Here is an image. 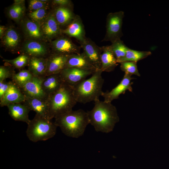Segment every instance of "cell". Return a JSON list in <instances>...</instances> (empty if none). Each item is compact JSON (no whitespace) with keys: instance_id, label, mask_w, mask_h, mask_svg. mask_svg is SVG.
I'll return each mask as SVG.
<instances>
[{"instance_id":"1","label":"cell","mask_w":169,"mask_h":169,"mask_svg":"<svg viewBox=\"0 0 169 169\" xmlns=\"http://www.w3.org/2000/svg\"><path fill=\"white\" fill-rule=\"evenodd\" d=\"M94 102L93 108L87 112L90 124L96 131L105 133L112 131L119 121L116 108L111 103L99 99Z\"/></svg>"},{"instance_id":"35","label":"cell","mask_w":169,"mask_h":169,"mask_svg":"<svg viewBox=\"0 0 169 169\" xmlns=\"http://www.w3.org/2000/svg\"><path fill=\"white\" fill-rule=\"evenodd\" d=\"M11 82V81L7 82L6 80L0 81V100L7 91Z\"/></svg>"},{"instance_id":"5","label":"cell","mask_w":169,"mask_h":169,"mask_svg":"<svg viewBox=\"0 0 169 169\" xmlns=\"http://www.w3.org/2000/svg\"><path fill=\"white\" fill-rule=\"evenodd\" d=\"M27 124L26 135L33 142L46 141L53 137L58 127L51 120L36 114Z\"/></svg>"},{"instance_id":"21","label":"cell","mask_w":169,"mask_h":169,"mask_svg":"<svg viewBox=\"0 0 169 169\" xmlns=\"http://www.w3.org/2000/svg\"><path fill=\"white\" fill-rule=\"evenodd\" d=\"M70 68L97 70L83 52L69 56L64 69Z\"/></svg>"},{"instance_id":"30","label":"cell","mask_w":169,"mask_h":169,"mask_svg":"<svg viewBox=\"0 0 169 169\" xmlns=\"http://www.w3.org/2000/svg\"><path fill=\"white\" fill-rule=\"evenodd\" d=\"M30 58L28 55L22 54L13 59H4L3 61L15 68L22 69L28 65Z\"/></svg>"},{"instance_id":"18","label":"cell","mask_w":169,"mask_h":169,"mask_svg":"<svg viewBox=\"0 0 169 169\" xmlns=\"http://www.w3.org/2000/svg\"><path fill=\"white\" fill-rule=\"evenodd\" d=\"M62 33L70 37L75 38L79 42L86 38L82 20L80 16L77 15L73 21L65 29L62 30Z\"/></svg>"},{"instance_id":"13","label":"cell","mask_w":169,"mask_h":169,"mask_svg":"<svg viewBox=\"0 0 169 169\" xmlns=\"http://www.w3.org/2000/svg\"><path fill=\"white\" fill-rule=\"evenodd\" d=\"M131 76L125 73L121 80L115 87L110 91L103 92L101 96L104 98V101L111 103L113 100L118 99L120 94H124L126 90L132 92L133 83L131 81L134 78Z\"/></svg>"},{"instance_id":"36","label":"cell","mask_w":169,"mask_h":169,"mask_svg":"<svg viewBox=\"0 0 169 169\" xmlns=\"http://www.w3.org/2000/svg\"><path fill=\"white\" fill-rule=\"evenodd\" d=\"M72 2L69 0H54L52 3L58 6L68 7L71 4Z\"/></svg>"},{"instance_id":"17","label":"cell","mask_w":169,"mask_h":169,"mask_svg":"<svg viewBox=\"0 0 169 169\" xmlns=\"http://www.w3.org/2000/svg\"><path fill=\"white\" fill-rule=\"evenodd\" d=\"M22 28L27 39L44 41V40L40 26L29 18L22 20Z\"/></svg>"},{"instance_id":"34","label":"cell","mask_w":169,"mask_h":169,"mask_svg":"<svg viewBox=\"0 0 169 169\" xmlns=\"http://www.w3.org/2000/svg\"><path fill=\"white\" fill-rule=\"evenodd\" d=\"M49 2H44L41 0H31L29 1L28 8L31 12L44 8L48 7Z\"/></svg>"},{"instance_id":"20","label":"cell","mask_w":169,"mask_h":169,"mask_svg":"<svg viewBox=\"0 0 169 169\" xmlns=\"http://www.w3.org/2000/svg\"><path fill=\"white\" fill-rule=\"evenodd\" d=\"M8 114L14 120L25 122L27 124L30 121L29 113L31 111L27 105L23 103H17L7 106Z\"/></svg>"},{"instance_id":"8","label":"cell","mask_w":169,"mask_h":169,"mask_svg":"<svg viewBox=\"0 0 169 169\" xmlns=\"http://www.w3.org/2000/svg\"><path fill=\"white\" fill-rule=\"evenodd\" d=\"M21 49L22 54L30 57L47 58L50 54L46 45L41 41L26 39Z\"/></svg>"},{"instance_id":"7","label":"cell","mask_w":169,"mask_h":169,"mask_svg":"<svg viewBox=\"0 0 169 169\" xmlns=\"http://www.w3.org/2000/svg\"><path fill=\"white\" fill-rule=\"evenodd\" d=\"M50 46L53 53L68 55L80 53L81 47L64 36L61 35L51 41Z\"/></svg>"},{"instance_id":"9","label":"cell","mask_w":169,"mask_h":169,"mask_svg":"<svg viewBox=\"0 0 169 169\" xmlns=\"http://www.w3.org/2000/svg\"><path fill=\"white\" fill-rule=\"evenodd\" d=\"M40 26L45 40L51 41L62 35V30L55 19L53 12L49 13Z\"/></svg>"},{"instance_id":"24","label":"cell","mask_w":169,"mask_h":169,"mask_svg":"<svg viewBox=\"0 0 169 169\" xmlns=\"http://www.w3.org/2000/svg\"><path fill=\"white\" fill-rule=\"evenodd\" d=\"M28 66V69L33 76L45 77L47 68V58L30 57Z\"/></svg>"},{"instance_id":"27","label":"cell","mask_w":169,"mask_h":169,"mask_svg":"<svg viewBox=\"0 0 169 169\" xmlns=\"http://www.w3.org/2000/svg\"><path fill=\"white\" fill-rule=\"evenodd\" d=\"M110 50L116 58L117 61L124 57L129 48L120 39H117L109 45Z\"/></svg>"},{"instance_id":"37","label":"cell","mask_w":169,"mask_h":169,"mask_svg":"<svg viewBox=\"0 0 169 169\" xmlns=\"http://www.w3.org/2000/svg\"><path fill=\"white\" fill-rule=\"evenodd\" d=\"M7 28L6 26L3 25L0 26V38L1 39L4 36L6 30H7Z\"/></svg>"},{"instance_id":"4","label":"cell","mask_w":169,"mask_h":169,"mask_svg":"<svg viewBox=\"0 0 169 169\" xmlns=\"http://www.w3.org/2000/svg\"><path fill=\"white\" fill-rule=\"evenodd\" d=\"M48 101L50 120L72 110L77 103L73 86L64 82L57 91L48 97Z\"/></svg>"},{"instance_id":"28","label":"cell","mask_w":169,"mask_h":169,"mask_svg":"<svg viewBox=\"0 0 169 169\" xmlns=\"http://www.w3.org/2000/svg\"><path fill=\"white\" fill-rule=\"evenodd\" d=\"M33 77L28 69H23L13 75L12 81L20 88L30 81Z\"/></svg>"},{"instance_id":"6","label":"cell","mask_w":169,"mask_h":169,"mask_svg":"<svg viewBox=\"0 0 169 169\" xmlns=\"http://www.w3.org/2000/svg\"><path fill=\"white\" fill-rule=\"evenodd\" d=\"M124 12L120 11L109 13L106 21V32L103 41L112 43L122 36V27Z\"/></svg>"},{"instance_id":"14","label":"cell","mask_w":169,"mask_h":169,"mask_svg":"<svg viewBox=\"0 0 169 169\" xmlns=\"http://www.w3.org/2000/svg\"><path fill=\"white\" fill-rule=\"evenodd\" d=\"M70 55L52 52L47 58V68L45 76L59 73L65 68Z\"/></svg>"},{"instance_id":"31","label":"cell","mask_w":169,"mask_h":169,"mask_svg":"<svg viewBox=\"0 0 169 169\" xmlns=\"http://www.w3.org/2000/svg\"><path fill=\"white\" fill-rule=\"evenodd\" d=\"M48 7L44 8L30 12L28 13L29 18L40 25L49 14L48 12Z\"/></svg>"},{"instance_id":"33","label":"cell","mask_w":169,"mask_h":169,"mask_svg":"<svg viewBox=\"0 0 169 169\" xmlns=\"http://www.w3.org/2000/svg\"><path fill=\"white\" fill-rule=\"evenodd\" d=\"M15 74L14 70L6 65L0 67V81L6 80L7 78L12 79Z\"/></svg>"},{"instance_id":"15","label":"cell","mask_w":169,"mask_h":169,"mask_svg":"<svg viewBox=\"0 0 169 169\" xmlns=\"http://www.w3.org/2000/svg\"><path fill=\"white\" fill-rule=\"evenodd\" d=\"M2 45L6 50L13 53L17 52L20 45V33L13 27L7 28L6 31L1 39Z\"/></svg>"},{"instance_id":"26","label":"cell","mask_w":169,"mask_h":169,"mask_svg":"<svg viewBox=\"0 0 169 169\" xmlns=\"http://www.w3.org/2000/svg\"><path fill=\"white\" fill-rule=\"evenodd\" d=\"M151 54L150 51H139L128 48L125 56L117 60L118 63L123 62L131 61L137 62L142 60Z\"/></svg>"},{"instance_id":"38","label":"cell","mask_w":169,"mask_h":169,"mask_svg":"<svg viewBox=\"0 0 169 169\" xmlns=\"http://www.w3.org/2000/svg\"><path fill=\"white\" fill-rule=\"evenodd\" d=\"M13 4H20L25 3V0H14Z\"/></svg>"},{"instance_id":"22","label":"cell","mask_w":169,"mask_h":169,"mask_svg":"<svg viewBox=\"0 0 169 169\" xmlns=\"http://www.w3.org/2000/svg\"><path fill=\"white\" fill-rule=\"evenodd\" d=\"M101 70L103 72L114 71L118 65L116 58L110 49L109 45L101 47Z\"/></svg>"},{"instance_id":"19","label":"cell","mask_w":169,"mask_h":169,"mask_svg":"<svg viewBox=\"0 0 169 169\" xmlns=\"http://www.w3.org/2000/svg\"><path fill=\"white\" fill-rule=\"evenodd\" d=\"M48 99L26 98L23 103L27 105L30 110L35 112L36 114L50 120Z\"/></svg>"},{"instance_id":"10","label":"cell","mask_w":169,"mask_h":169,"mask_svg":"<svg viewBox=\"0 0 169 169\" xmlns=\"http://www.w3.org/2000/svg\"><path fill=\"white\" fill-rule=\"evenodd\" d=\"M79 43L80 45V47L83 49V52L96 70L101 69V47L97 46L90 38L86 37Z\"/></svg>"},{"instance_id":"16","label":"cell","mask_w":169,"mask_h":169,"mask_svg":"<svg viewBox=\"0 0 169 169\" xmlns=\"http://www.w3.org/2000/svg\"><path fill=\"white\" fill-rule=\"evenodd\" d=\"M26 99L20 88L12 81L7 91L0 100V106H7L11 104L23 103Z\"/></svg>"},{"instance_id":"3","label":"cell","mask_w":169,"mask_h":169,"mask_svg":"<svg viewBox=\"0 0 169 169\" xmlns=\"http://www.w3.org/2000/svg\"><path fill=\"white\" fill-rule=\"evenodd\" d=\"M102 72L101 69L96 70L90 78L72 86L77 102L85 104L99 99L104 81Z\"/></svg>"},{"instance_id":"25","label":"cell","mask_w":169,"mask_h":169,"mask_svg":"<svg viewBox=\"0 0 169 169\" xmlns=\"http://www.w3.org/2000/svg\"><path fill=\"white\" fill-rule=\"evenodd\" d=\"M53 12L55 19L60 27L67 26L73 21L76 15L69 7H57Z\"/></svg>"},{"instance_id":"12","label":"cell","mask_w":169,"mask_h":169,"mask_svg":"<svg viewBox=\"0 0 169 169\" xmlns=\"http://www.w3.org/2000/svg\"><path fill=\"white\" fill-rule=\"evenodd\" d=\"M44 77L33 76L30 81L20 88L26 98H48V96L43 90L42 86Z\"/></svg>"},{"instance_id":"29","label":"cell","mask_w":169,"mask_h":169,"mask_svg":"<svg viewBox=\"0 0 169 169\" xmlns=\"http://www.w3.org/2000/svg\"><path fill=\"white\" fill-rule=\"evenodd\" d=\"M25 11V3L13 4L9 8L8 14L12 19L16 22H19L23 18Z\"/></svg>"},{"instance_id":"23","label":"cell","mask_w":169,"mask_h":169,"mask_svg":"<svg viewBox=\"0 0 169 169\" xmlns=\"http://www.w3.org/2000/svg\"><path fill=\"white\" fill-rule=\"evenodd\" d=\"M64 82L60 73L52 74L44 77L42 88L49 97L57 91Z\"/></svg>"},{"instance_id":"32","label":"cell","mask_w":169,"mask_h":169,"mask_svg":"<svg viewBox=\"0 0 169 169\" xmlns=\"http://www.w3.org/2000/svg\"><path fill=\"white\" fill-rule=\"evenodd\" d=\"M137 62L126 61L122 62L120 64L121 70L126 73L131 75H135L140 76L137 65Z\"/></svg>"},{"instance_id":"2","label":"cell","mask_w":169,"mask_h":169,"mask_svg":"<svg viewBox=\"0 0 169 169\" xmlns=\"http://www.w3.org/2000/svg\"><path fill=\"white\" fill-rule=\"evenodd\" d=\"M54 122L65 135L78 138L84 134L90 124L87 112L82 109L71 110L55 117Z\"/></svg>"},{"instance_id":"11","label":"cell","mask_w":169,"mask_h":169,"mask_svg":"<svg viewBox=\"0 0 169 169\" xmlns=\"http://www.w3.org/2000/svg\"><path fill=\"white\" fill-rule=\"evenodd\" d=\"M96 70L83 69L75 68H67L60 73L63 81L72 86H74L92 75Z\"/></svg>"}]
</instances>
